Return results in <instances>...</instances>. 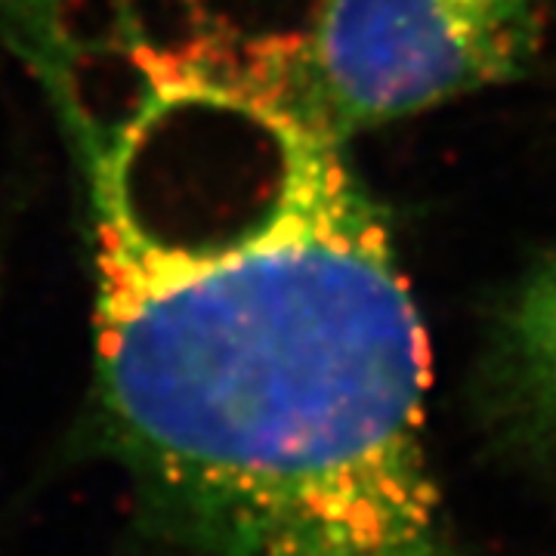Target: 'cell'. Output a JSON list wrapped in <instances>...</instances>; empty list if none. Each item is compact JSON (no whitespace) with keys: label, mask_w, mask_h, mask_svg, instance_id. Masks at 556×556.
<instances>
[{"label":"cell","mask_w":556,"mask_h":556,"mask_svg":"<svg viewBox=\"0 0 556 556\" xmlns=\"http://www.w3.org/2000/svg\"><path fill=\"white\" fill-rule=\"evenodd\" d=\"M544 0H316L303 90L340 139L526 78Z\"/></svg>","instance_id":"7a4b0ae2"},{"label":"cell","mask_w":556,"mask_h":556,"mask_svg":"<svg viewBox=\"0 0 556 556\" xmlns=\"http://www.w3.org/2000/svg\"><path fill=\"white\" fill-rule=\"evenodd\" d=\"M35 0L80 174L93 433L177 556H460L390 226L306 100L309 13Z\"/></svg>","instance_id":"6da1fadb"},{"label":"cell","mask_w":556,"mask_h":556,"mask_svg":"<svg viewBox=\"0 0 556 556\" xmlns=\"http://www.w3.org/2000/svg\"><path fill=\"white\" fill-rule=\"evenodd\" d=\"M497 371L522 427L556 452V251L522 281L504 313Z\"/></svg>","instance_id":"3957f363"}]
</instances>
